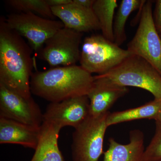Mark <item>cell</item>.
Returning <instances> with one entry per match:
<instances>
[{
  "label": "cell",
  "instance_id": "obj_8",
  "mask_svg": "<svg viewBox=\"0 0 161 161\" xmlns=\"http://www.w3.org/2000/svg\"><path fill=\"white\" fill-rule=\"evenodd\" d=\"M6 21L11 29L28 40L36 53L47 40L64 27L60 20L47 19L30 12L11 14L6 18Z\"/></svg>",
  "mask_w": 161,
  "mask_h": 161
},
{
  "label": "cell",
  "instance_id": "obj_1",
  "mask_svg": "<svg viewBox=\"0 0 161 161\" xmlns=\"http://www.w3.org/2000/svg\"><path fill=\"white\" fill-rule=\"evenodd\" d=\"M33 50L24 38L0 18V83L25 98H31Z\"/></svg>",
  "mask_w": 161,
  "mask_h": 161
},
{
  "label": "cell",
  "instance_id": "obj_12",
  "mask_svg": "<svg viewBox=\"0 0 161 161\" xmlns=\"http://www.w3.org/2000/svg\"><path fill=\"white\" fill-rule=\"evenodd\" d=\"M41 127L0 117V143L18 144L35 150L40 140Z\"/></svg>",
  "mask_w": 161,
  "mask_h": 161
},
{
  "label": "cell",
  "instance_id": "obj_10",
  "mask_svg": "<svg viewBox=\"0 0 161 161\" xmlns=\"http://www.w3.org/2000/svg\"><path fill=\"white\" fill-rule=\"evenodd\" d=\"M90 115V101L87 95L50 103L43 113V122L50 123L62 129H76Z\"/></svg>",
  "mask_w": 161,
  "mask_h": 161
},
{
  "label": "cell",
  "instance_id": "obj_21",
  "mask_svg": "<svg viewBox=\"0 0 161 161\" xmlns=\"http://www.w3.org/2000/svg\"><path fill=\"white\" fill-rule=\"evenodd\" d=\"M153 20L157 31L159 34L161 33V0L156 2L155 9L153 14Z\"/></svg>",
  "mask_w": 161,
  "mask_h": 161
},
{
  "label": "cell",
  "instance_id": "obj_16",
  "mask_svg": "<svg viewBox=\"0 0 161 161\" xmlns=\"http://www.w3.org/2000/svg\"><path fill=\"white\" fill-rule=\"evenodd\" d=\"M161 108V100L154 99L141 106L110 113L107 118V125L108 127L121 123L144 119L155 120Z\"/></svg>",
  "mask_w": 161,
  "mask_h": 161
},
{
  "label": "cell",
  "instance_id": "obj_23",
  "mask_svg": "<svg viewBox=\"0 0 161 161\" xmlns=\"http://www.w3.org/2000/svg\"><path fill=\"white\" fill-rule=\"evenodd\" d=\"M95 0H73L75 4L83 7L92 9Z\"/></svg>",
  "mask_w": 161,
  "mask_h": 161
},
{
  "label": "cell",
  "instance_id": "obj_18",
  "mask_svg": "<svg viewBox=\"0 0 161 161\" xmlns=\"http://www.w3.org/2000/svg\"><path fill=\"white\" fill-rule=\"evenodd\" d=\"M146 1L122 0L115 16L113 26L114 43L120 46L127 39L125 33L126 23L130 14L142 7Z\"/></svg>",
  "mask_w": 161,
  "mask_h": 161
},
{
  "label": "cell",
  "instance_id": "obj_2",
  "mask_svg": "<svg viewBox=\"0 0 161 161\" xmlns=\"http://www.w3.org/2000/svg\"><path fill=\"white\" fill-rule=\"evenodd\" d=\"M95 82L94 76L81 66H58L33 72L31 94L50 103L88 95Z\"/></svg>",
  "mask_w": 161,
  "mask_h": 161
},
{
  "label": "cell",
  "instance_id": "obj_24",
  "mask_svg": "<svg viewBox=\"0 0 161 161\" xmlns=\"http://www.w3.org/2000/svg\"><path fill=\"white\" fill-rule=\"evenodd\" d=\"M155 121L156 124L161 125V108L156 118L155 119Z\"/></svg>",
  "mask_w": 161,
  "mask_h": 161
},
{
  "label": "cell",
  "instance_id": "obj_13",
  "mask_svg": "<svg viewBox=\"0 0 161 161\" xmlns=\"http://www.w3.org/2000/svg\"><path fill=\"white\" fill-rule=\"evenodd\" d=\"M94 85L87 95L90 101V115L98 116L109 110L118 99L128 93L126 87L112 84L94 76Z\"/></svg>",
  "mask_w": 161,
  "mask_h": 161
},
{
  "label": "cell",
  "instance_id": "obj_14",
  "mask_svg": "<svg viewBox=\"0 0 161 161\" xmlns=\"http://www.w3.org/2000/svg\"><path fill=\"white\" fill-rule=\"evenodd\" d=\"M130 136V142L127 144L119 143L114 138H110L108 149L104 153L103 161H147L142 132L132 130Z\"/></svg>",
  "mask_w": 161,
  "mask_h": 161
},
{
  "label": "cell",
  "instance_id": "obj_19",
  "mask_svg": "<svg viewBox=\"0 0 161 161\" xmlns=\"http://www.w3.org/2000/svg\"><path fill=\"white\" fill-rule=\"evenodd\" d=\"M6 3L17 12L32 13L51 19L56 18L46 0H8Z\"/></svg>",
  "mask_w": 161,
  "mask_h": 161
},
{
  "label": "cell",
  "instance_id": "obj_3",
  "mask_svg": "<svg viewBox=\"0 0 161 161\" xmlns=\"http://www.w3.org/2000/svg\"><path fill=\"white\" fill-rule=\"evenodd\" d=\"M95 77L119 86L147 90L154 99L161 100V75L148 61L137 55H132L108 72Z\"/></svg>",
  "mask_w": 161,
  "mask_h": 161
},
{
  "label": "cell",
  "instance_id": "obj_25",
  "mask_svg": "<svg viewBox=\"0 0 161 161\" xmlns=\"http://www.w3.org/2000/svg\"><path fill=\"white\" fill-rule=\"evenodd\" d=\"M160 36V37L161 38V33L159 34Z\"/></svg>",
  "mask_w": 161,
  "mask_h": 161
},
{
  "label": "cell",
  "instance_id": "obj_4",
  "mask_svg": "<svg viewBox=\"0 0 161 161\" xmlns=\"http://www.w3.org/2000/svg\"><path fill=\"white\" fill-rule=\"evenodd\" d=\"M133 55L102 35L94 34L84 40L79 62L87 71L100 75L108 72Z\"/></svg>",
  "mask_w": 161,
  "mask_h": 161
},
{
  "label": "cell",
  "instance_id": "obj_11",
  "mask_svg": "<svg viewBox=\"0 0 161 161\" xmlns=\"http://www.w3.org/2000/svg\"><path fill=\"white\" fill-rule=\"evenodd\" d=\"M53 14L60 19L64 27L82 33L100 30V26L93 9L72 3L51 7Z\"/></svg>",
  "mask_w": 161,
  "mask_h": 161
},
{
  "label": "cell",
  "instance_id": "obj_5",
  "mask_svg": "<svg viewBox=\"0 0 161 161\" xmlns=\"http://www.w3.org/2000/svg\"><path fill=\"white\" fill-rule=\"evenodd\" d=\"M109 112L90 115L75 129L72 144L73 161H98L103 153V142Z\"/></svg>",
  "mask_w": 161,
  "mask_h": 161
},
{
  "label": "cell",
  "instance_id": "obj_7",
  "mask_svg": "<svg viewBox=\"0 0 161 161\" xmlns=\"http://www.w3.org/2000/svg\"><path fill=\"white\" fill-rule=\"evenodd\" d=\"M83 36L64 26L47 40L37 56L53 67L76 65L80 60Z\"/></svg>",
  "mask_w": 161,
  "mask_h": 161
},
{
  "label": "cell",
  "instance_id": "obj_15",
  "mask_svg": "<svg viewBox=\"0 0 161 161\" xmlns=\"http://www.w3.org/2000/svg\"><path fill=\"white\" fill-rule=\"evenodd\" d=\"M61 130L53 124L43 122L40 140L31 161H64L58 146Z\"/></svg>",
  "mask_w": 161,
  "mask_h": 161
},
{
  "label": "cell",
  "instance_id": "obj_17",
  "mask_svg": "<svg viewBox=\"0 0 161 161\" xmlns=\"http://www.w3.org/2000/svg\"><path fill=\"white\" fill-rule=\"evenodd\" d=\"M116 0H95L92 9L97 17L102 35L107 40L114 42L113 18L117 8Z\"/></svg>",
  "mask_w": 161,
  "mask_h": 161
},
{
  "label": "cell",
  "instance_id": "obj_22",
  "mask_svg": "<svg viewBox=\"0 0 161 161\" xmlns=\"http://www.w3.org/2000/svg\"><path fill=\"white\" fill-rule=\"evenodd\" d=\"M73 0H46L47 3L51 8L66 5L72 3Z\"/></svg>",
  "mask_w": 161,
  "mask_h": 161
},
{
  "label": "cell",
  "instance_id": "obj_6",
  "mask_svg": "<svg viewBox=\"0 0 161 161\" xmlns=\"http://www.w3.org/2000/svg\"><path fill=\"white\" fill-rule=\"evenodd\" d=\"M141 12L139 25L127 50L147 60L161 75V38L154 24L152 1H146Z\"/></svg>",
  "mask_w": 161,
  "mask_h": 161
},
{
  "label": "cell",
  "instance_id": "obj_9",
  "mask_svg": "<svg viewBox=\"0 0 161 161\" xmlns=\"http://www.w3.org/2000/svg\"><path fill=\"white\" fill-rule=\"evenodd\" d=\"M0 117L40 127L43 113L32 97L25 98L0 83Z\"/></svg>",
  "mask_w": 161,
  "mask_h": 161
},
{
  "label": "cell",
  "instance_id": "obj_20",
  "mask_svg": "<svg viewBox=\"0 0 161 161\" xmlns=\"http://www.w3.org/2000/svg\"><path fill=\"white\" fill-rule=\"evenodd\" d=\"M145 154L147 161H161V125L156 124L155 133Z\"/></svg>",
  "mask_w": 161,
  "mask_h": 161
}]
</instances>
